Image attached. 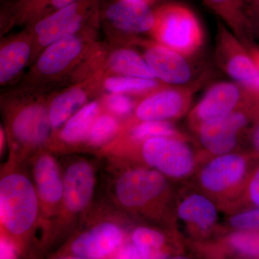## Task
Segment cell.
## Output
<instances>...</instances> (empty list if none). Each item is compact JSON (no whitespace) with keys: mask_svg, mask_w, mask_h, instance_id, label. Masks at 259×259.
Wrapping results in <instances>:
<instances>
[{"mask_svg":"<svg viewBox=\"0 0 259 259\" xmlns=\"http://www.w3.org/2000/svg\"><path fill=\"white\" fill-rule=\"evenodd\" d=\"M179 185L153 168L133 165L116 180L115 196L127 212L180 234L175 212Z\"/></svg>","mask_w":259,"mask_h":259,"instance_id":"cell-1","label":"cell"},{"mask_svg":"<svg viewBox=\"0 0 259 259\" xmlns=\"http://www.w3.org/2000/svg\"><path fill=\"white\" fill-rule=\"evenodd\" d=\"M257 160L244 151L211 156L201 163L187 183L212 199L226 214Z\"/></svg>","mask_w":259,"mask_h":259,"instance_id":"cell-2","label":"cell"},{"mask_svg":"<svg viewBox=\"0 0 259 259\" xmlns=\"http://www.w3.org/2000/svg\"><path fill=\"white\" fill-rule=\"evenodd\" d=\"M126 143L141 165L160 172L177 184L189 182L205 160L193 137H156Z\"/></svg>","mask_w":259,"mask_h":259,"instance_id":"cell-3","label":"cell"},{"mask_svg":"<svg viewBox=\"0 0 259 259\" xmlns=\"http://www.w3.org/2000/svg\"><path fill=\"white\" fill-rule=\"evenodd\" d=\"M96 26L53 42L32 64L25 82L30 86L59 81L78 67L97 47Z\"/></svg>","mask_w":259,"mask_h":259,"instance_id":"cell-4","label":"cell"},{"mask_svg":"<svg viewBox=\"0 0 259 259\" xmlns=\"http://www.w3.org/2000/svg\"><path fill=\"white\" fill-rule=\"evenodd\" d=\"M40 204L35 185L28 177L11 172L0 180V221L8 237L20 240L35 226Z\"/></svg>","mask_w":259,"mask_h":259,"instance_id":"cell-5","label":"cell"},{"mask_svg":"<svg viewBox=\"0 0 259 259\" xmlns=\"http://www.w3.org/2000/svg\"><path fill=\"white\" fill-rule=\"evenodd\" d=\"M175 212L177 228L187 248L223 233L220 218L222 212L217 204L189 184L177 187Z\"/></svg>","mask_w":259,"mask_h":259,"instance_id":"cell-6","label":"cell"},{"mask_svg":"<svg viewBox=\"0 0 259 259\" xmlns=\"http://www.w3.org/2000/svg\"><path fill=\"white\" fill-rule=\"evenodd\" d=\"M154 11L156 22L149 33L153 40L188 58L202 49L203 28L191 8L182 3H168Z\"/></svg>","mask_w":259,"mask_h":259,"instance_id":"cell-7","label":"cell"},{"mask_svg":"<svg viewBox=\"0 0 259 259\" xmlns=\"http://www.w3.org/2000/svg\"><path fill=\"white\" fill-rule=\"evenodd\" d=\"M259 118V104L243 107L192 131L204 158L243 151L245 138Z\"/></svg>","mask_w":259,"mask_h":259,"instance_id":"cell-8","label":"cell"},{"mask_svg":"<svg viewBox=\"0 0 259 259\" xmlns=\"http://www.w3.org/2000/svg\"><path fill=\"white\" fill-rule=\"evenodd\" d=\"M100 0H77L28 27L33 36V52L30 64L45 48L90 27L99 20Z\"/></svg>","mask_w":259,"mask_h":259,"instance_id":"cell-9","label":"cell"},{"mask_svg":"<svg viewBox=\"0 0 259 259\" xmlns=\"http://www.w3.org/2000/svg\"><path fill=\"white\" fill-rule=\"evenodd\" d=\"M202 81L198 78L187 84L164 85L141 97L128 118L134 121L179 120L190 112L194 95L202 86Z\"/></svg>","mask_w":259,"mask_h":259,"instance_id":"cell-10","label":"cell"},{"mask_svg":"<svg viewBox=\"0 0 259 259\" xmlns=\"http://www.w3.org/2000/svg\"><path fill=\"white\" fill-rule=\"evenodd\" d=\"M259 98L235 81L211 85L187 114L191 131L202 124L218 120L243 107L258 105Z\"/></svg>","mask_w":259,"mask_h":259,"instance_id":"cell-11","label":"cell"},{"mask_svg":"<svg viewBox=\"0 0 259 259\" xmlns=\"http://www.w3.org/2000/svg\"><path fill=\"white\" fill-rule=\"evenodd\" d=\"M214 57L218 66L231 78L259 98V69L250 53L236 35L219 20Z\"/></svg>","mask_w":259,"mask_h":259,"instance_id":"cell-12","label":"cell"},{"mask_svg":"<svg viewBox=\"0 0 259 259\" xmlns=\"http://www.w3.org/2000/svg\"><path fill=\"white\" fill-rule=\"evenodd\" d=\"M10 134L27 148L42 146L50 137L49 104L41 97L26 100L13 109L8 118Z\"/></svg>","mask_w":259,"mask_h":259,"instance_id":"cell-13","label":"cell"},{"mask_svg":"<svg viewBox=\"0 0 259 259\" xmlns=\"http://www.w3.org/2000/svg\"><path fill=\"white\" fill-rule=\"evenodd\" d=\"M130 44L141 48L142 54L154 77L168 85H185L194 81V69L188 57L159 42L132 37Z\"/></svg>","mask_w":259,"mask_h":259,"instance_id":"cell-14","label":"cell"},{"mask_svg":"<svg viewBox=\"0 0 259 259\" xmlns=\"http://www.w3.org/2000/svg\"><path fill=\"white\" fill-rule=\"evenodd\" d=\"M193 256L203 258H259V231H228L188 245Z\"/></svg>","mask_w":259,"mask_h":259,"instance_id":"cell-15","label":"cell"},{"mask_svg":"<svg viewBox=\"0 0 259 259\" xmlns=\"http://www.w3.org/2000/svg\"><path fill=\"white\" fill-rule=\"evenodd\" d=\"M125 231L115 223L102 222L75 237L69 245L72 258L97 259L115 254L125 243Z\"/></svg>","mask_w":259,"mask_h":259,"instance_id":"cell-16","label":"cell"},{"mask_svg":"<svg viewBox=\"0 0 259 259\" xmlns=\"http://www.w3.org/2000/svg\"><path fill=\"white\" fill-rule=\"evenodd\" d=\"M105 76L102 68L53 97L49 102V118L53 131L61 129L71 116L88 103L90 96L102 88Z\"/></svg>","mask_w":259,"mask_h":259,"instance_id":"cell-17","label":"cell"},{"mask_svg":"<svg viewBox=\"0 0 259 259\" xmlns=\"http://www.w3.org/2000/svg\"><path fill=\"white\" fill-rule=\"evenodd\" d=\"M62 206L70 214H78L90 204L95 187L93 166L84 161L71 163L64 175Z\"/></svg>","mask_w":259,"mask_h":259,"instance_id":"cell-18","label":"cell"},{"mask_svg":"<svg viewBox=\"0 0 259 259\" xmlns=\"http://www.w3.org/2000/svg\"><path fill=\"white\" fill-rule=\"evenodd\" d=\"M105 17L114 28L130 35L150 33L156 22L154 10L140 0H118L108 7Z\"/></svg>","mask_w":259,"mask_h":259,"instance_id":"cell-19","label":"cell"},{"mask_svg":"<svg viewBox=\"0 0 259 259\" xmlns=\"http://www.w3.org/2000/svg\"><path fill=\"white\" fill-rule=\"evenodd\" d=\"M33 52L31 30L23 31L2 42L0 47V84L6 86L15 82L30 65Z\"/></svg>","mask_w":259,"mask_h":259,"instance_id":"cell-20","label":"cell"},{"mask_svg":"<svg viewBox=\"0 0 259 259\" xmlns=\"http://www.w3.org/2000/svg\"><path fill=\"white\" fill-rule=\"evenodd\" d=\"M33 178L40 207L48 212L56 210L59 204H62L64 177L52 156L44 153L35 159Z\"/></svg>","mask_w":259,"mask_h":259,"instance_id":"cell-21","label":"cell"},{"mask_svg":"<svg viewBox=\"0 0 259 259\" xmlns=\"http://www.w3.org/2000/svg\"><path fill=\"white\" fill-rule=\"evenodd\" d=\"M217 15L219 20L228 27L247 50L257 45L254 32L245 10V0H202Z\"/></svg>","mask_w":259,"mask_h":259,"instance_id":"cell-22","label":"cell"},{"mask_svg":"<svg viewBox=\"0 0 259 259\" xmlns=\"http://www.w3.org/2000/svg\"><path fill=\"white\" fill-rule=\"evenodd\" d=\"M77 0H18L2 19V32L16 26H31L34 23Z\"/></svg>","mask_w":259,"mask_h":259,"instance_id":"cell-23","label":"cell"},{"mask_svg":"<svg viewBox=\"0 0 259 259\" xmlns=\"http://www.w3.org/2000/svg\"><path fill=\"white\" fill-rule=\"evenodd\" d=\"M103 69L106 76L118 75L156 79L141 54L130 47L118 48L107 54Z\"/></svg>","mask_w":259,"mask_h":259,"instance_id":"cell-24","label":"cell"},{"mask_svg":"<svg viewBox=\"0 0 259 259\" xmlns=\"http://www.w3.org/2000/svg\"><path fill=\"white\" fill-rule=\"evenodd\" d=\"M102 109L101 102L95 100L88 102L61 127L59 139L70 145L86 141L94 122L101 114Z\"/></svg>","mask_w":259,"mask_h":259,"instance_id":"cell-25","label":"cell"},{"mask_svg":"<svg viewBox=\"0 0 259 259\" xmlns=\"http://www.w3.org/2000/svg\"><path fill=\"white\" fill-rule=\"evenodd\" d=\"M120 133L125 141L129 142H140L156 137L192 138L177 128L172 122L167 121H134L128 118L122 124Z\"/></svg>","mask_w":259,"mask_h":259,"instance_id":"cell-26","label":"cell"},{"mask_svg":"<svg viewBox=\"0 0 259 259\" xmlns=\"http://www.w3.org/2000/svg\"><path fill=\"white\" fill-rule=\"evenodd\" d=\"M164 85L166 83L156 79L110 75L104 79L102 89L107 93L143 97Z\"/></svg>","mask_w":259,"mask_h":259,"instance_id":"cell-27","label":"cell"},{"mask_svg":"<svg viewBox=\"0 0 259 259\" xmlns=\"http://www.w3.org/2000/svg\"><path fill=\"white\" fill-rule=\"evenodd\" d=\"M122 126L115 116L109 112H101L94 122L86 141L93 147L103 146L118 136Z\"/></svg>","mask_w":259,"mask_h":259,"instance_id":"cell-28","label":"cell"},{"mask_svg":"<svg viewBox=\"0 0 259 259\" xmlns=\"http://www.w3.org/2000/svg\"><path fill=\"white\" fill-rule=\"evenodd\" d=\"M259 207V160L252 168L241 192L225 214Z\"/></svg>","mask_w":259,"mask_h":259,"instance_id":"cell-29","label":"cell"},{"mask_svg":"<svg viewBox=\"0 0 259 259\" xmlns=\"http://www.w3.org/2000/svg\"><path fill=\"white\" fill-rule=\"evenodd\" d=\"M223 226V233L235 230L259 231V207L226 214Z\"/></svg>","mask_w":259,"mask_h":259,"instance_id":"cell-30","label":"cell"},{"mask_svg":"<svg viewBox=\"0 0 259 259\" xmlns=\"http://www.w3.org/2000/svg\"><path fill=\"white\" fill-rule=\"evenodd\" d=\"M138 101L131 95L108 93L102 97L101 103L107 112L117 117H124L133 115Z\"/></svg>","mask_w":259,"mask_h":259,"instance_id":"cell-31","label":"cell"},{"mask_svg":"<svg viewBox=\"0 0 259 259\" xmlns=\"http://www.w3.org/2000/svg\"><path fill=\"white\" fill-rule=\"evenodd\" d=\"M243 151H246L259 160V118L255 121L247 135Z\"/></svg>","mask_w":259,"mask_h":259,"instance_id":"cell-32","label":"cell"},{"mask_svg":"<svg viewBox=\"0 0 259 259\" xmlns=\"http://www.w3.org/2000/svg\"><path fill=\"white\" fill-rule=\"evenodd\" d=\"M245 10L255 37H259V0H245Z\"/></svg>","mask_w":259,"mask_h":259,"instance_id":"cell-33","label":"cell"},{"mask_svg":"<svg viewBox=\"0 0 259 259\" xmlns=\"http://www.w3.org/2000/svg\"><path fill=\"white\" fill-rule=\"evenodd\" d=\"M15 243L5 236L1 239V258H13L16 255Z\"/></svg>","mask_w":259,"mask_h":259,"instance_id":"cell-34","label":"cell"},{"mask_svg":"<svg viewBox=\"0 0 259 259\" xmlns=\"http://www.w3.org/2000/svg\"><path fill=\"white\" fill-rule=\"evenodd\" d=\"M250 53V55H251L252 58H253V61L256 64L257 67L259 69V45L257 44L256 46L254 48L251 49L250 51H248Z\"/></svg>","mask_w":259,"mask_h":259,"instance_id":"cell-35","label":"cell"},{"mask_svg":"<svg viewBox=\"0 0 259 259\" xmlns=\"http://www.w3.org/2000/svg\"><path fill=\"white\" fill-rule=\"evenodd\" d=\"M140 1L144 2V3H147L148 5H152L156 0H140Z\"/></svg>","mask_w":259,"mask_h":259,"instance_id":"cell-36","label":"cell"}]
</instances>
